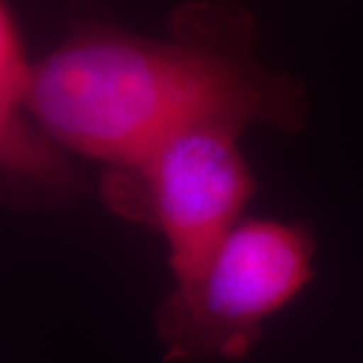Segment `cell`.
<instances>
[{
	"instance_id": "277c9868",
	"label": "cell",
	"mask_w": 363,
	"mask_h": 363,
	"mask_svg": "<svg viewBox=\"0 0 363 363\" xmlns=\"http://www.w3.org/2000/svg\"><path fill=\"white\" fill-rule=\"evenodd\" d=\"M35 61L28 59L21 21L0 0V174L9 204L59 208L77 200L81 178L63 143L30 107Z\"/></svg>"
},
{
	"instance_id": "5b68a950",
	"label": "cell",
	"mask_w": 363,
	"mask_h": 363,
	"mask_svg": "<svg viewBox=\"0 0 363 363\" xmlns=\"http://www.w3.org/2000/svg\"><path fill=\"white\" fill-rule=\"evenodd\" d=\"M71 4H77V6H91V0H69Z\"/></svg>"
},
{
	"instance_id": "3957f363",
	"label": "cell",
	"mask_w": 363,
	"mask_h": 363,
	"mask_svg": "<svg viewBox=\"0 0 363 363\" xmlns=\"http://www.w3.org/2000/svg\"><path fill=\"white\" fill-rule=\"evenodd\" d=\"M245 131L234 123H202L101 172V204L164 238L172 281L206 259L259 188L240 150Z\"/></svg>"
},
{
	"instance_id": "6da1fadb",
	"label": "cell",
	"mask_w": 363,
	"mask_h": 363,
	"mask_svg": "<svg viewBox=\"0 0 363 363\" xmlns=\"http://www.w3.org/2000/svg\"><path fill=\"white\" fill-rule=\"evenodd\" d=\"M255 13L236 0H188L162 37L85 16L35 61L30 107L52 138L105 166L130 162L202 123L297 133L309 93L259 57Z\"/></svg>"
},
{
	"instance_id": "7a4b0ae2",
	"label": "cell",
	"mask_w": 363,
	"mask_h": 363,
	"mask_svg": "<svg viewBox=\"0 0 363 363\" xmlns=\"http://www.w3.org/2000/svg\"><path fill=\"white\" fill-rule=\"evenodd\" d=\"M317 247L303 224L240 220L154 311L164 363L245 359L267 319L315 277Z\"/></svg>"
}]
</instances>
